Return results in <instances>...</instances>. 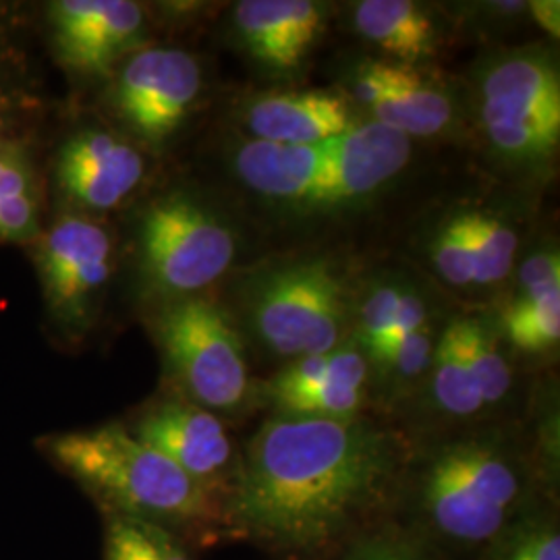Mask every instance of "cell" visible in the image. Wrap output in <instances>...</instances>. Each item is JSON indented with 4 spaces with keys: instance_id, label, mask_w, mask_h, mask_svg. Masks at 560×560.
Masks as SVG:
<instances>
[{
    "instance_id": "9c48e42d",
    "label": "cell",
    "mask_w": 560,
    "mask_h": 560,
    "mask_svg": "<svg viewBox=\"0 0 560 560\" xmlns=\"http://www.w3.org/2000/svg\"><path fill=\"white\" fill-rule=\"evenodd\" d=\"M481 125L511 159L548 154L560 136V80L550 55L515 50L492 60L480 81Z\"/></svg>"
},
{
    "instance_id": "7c38bea8",
    "label": "cell",
    "mask_w": 560,
    "mask_h": 560,
    "mask_svg": "<svg viewBox=\"0 0 560 560\" xmlns=\"http://www.w3.org/2000/svg\"><path fill=\"white\" fill-rule=\"evenodd\" d=\"M46 18L55 59L81 80L110 78L145 34V11L131 0H57Z\"/></svg>"
},
{
    "instance_id": "4fadbf2b",
    "label": "cell",
    "mask_w": 560,
    "mask_h": 560,
    "mask_svg": "<svg viewBox=\"0 0 560 560\" xmlns=\"http://www.w3.org/2000/svg\"><path fill=\"white\" fill-rule=\"evenodd\" d=\"M55 180L71 210L96 217L117 210L145 177L140 148L117 131L80 127L60 143Z\"/></svg>"
},
{
    "instance_id": "e0dca14e",
    "label": "cell",
    "mask_w": 560,
    "mask_h": 560,
    "mask_svg": "<svg viewBox=\"0 0 560 560\" xmlns=\"http://www.w3.org/2000/svg\"><path fill=\"white\" fill-rule=\"evenodd\" d=\"M355 30L378 46L390 62L418 67L436 50V25L428 11L409 0H363L353 7Z\"/></svg>"
},
{
    "instance_id": "5b68a950",
    "label": "cell",
    "mask_w": 560,
    "mask_h": 560,
    "mask_svg": "<svg viewBox=\"0 0 560 560\" xmlns=\"http://www.w3.org/2000/svg\"><path fill=\"white\" fill-rule=\"evenodd\" d=\"M171 393L217 416L240 413L252 397L245 351L233 322L206 295L166 301L154 320Z\"/></svg>"
},
{
    "instance_id": "ba28073f",
    "label": "cell",
    "mask_w": 560,
    "mask_h": 560,
    "mask_svg": "<svg viewBox=\"0 0 560 560\" xmlns=\"http://www.w3.org/2000/svg\"><path fill=\"white\" fill-rule=\"evenodd\" d=\"M36 243V266L50 322L62 337L83 339L113 277L115 241L96 217L62 210Z\"/></svg>"
},
{
    "instance_id": "603a6c76",
    "label": "cell",
    "mask_w": 560,
    "mask_h": 560,
    "mask_svg": "<svg viewBox=\"0 0 560 560\" xmlns=\"http://www.w3.org/2000/svg\"><path fill=\"white\" fill-rule=\"evenodd\" d=\"M459 320L460 342L467 363L471 368L474 381L480 388L483 407H497L506 399L511 390L513 374L509 361L504 360L501 347L494 335L474 318H457Z\"/></svg>"
},
{
    "instance_id": "1f68e13d",
    "label": "cell",
    "mask_w": 560,
    "mask_h": 560,
    "mask_svg": "<svg viewBox=\"0 0 560 560\" xmlns=\"http://www.w3.org/2000/svg\"><path fill=\"white\" fill-rule=\"evenodd\" d=\"M560 284L559 254L552 249L536 252L521 264L520 279H517V295H532L541 289Z\"/></svg>"
},
{
    "instance_id": "44dd1931",
    "label": "cell",
    "mask_w": 560,
    "mask_h": 560,
    "mask_svg": "<svg viewBox=\"0 0 560 560\" xmlns=\"http://www.w3.org/2000/svg\"><path fill=\"white\" fill-rule=\"evenodd\" d=\"M104 560H194L187 544L150 521L102 515Z\"/></svg>"
},
{
    "instance_id": "836d02e7",
    "label": "cell",
    "mask_w": 560,
    "mask_h": 560,
    "mask_svg": "<svg viewBox=\"0 0 560 560\" xmlns=\"http://www.w3.org/2000/svg\"><path fill=\"white\" fill-rule=\"evenodd\" d=\"M529 13L540 25L541 30L550 36V38H559L560 36V2L557 0H536L529 2Z\"/></svg>"
},
{
    "instance_id": "4316f807",
    "label": "cell",
    "mask_w": 560,
    "mask_h": 560,
    "mask_svg": "<svg viewBox=\"0 0 560 560\" xmlns=\"http://www.w3.org/2000/svg\"><path fill=\"white\" fill-rule=\"evenodd\" d=\"M432 260L442 279L455 287L476 284V260L465 214L446 222L434 240Z\"/></svg>"
},
{
    "instance_id": "ac0fdd59",
    "label": "cell",
    "mask_w": 560,
    "mask_h": 560,
    "mask_svg": "<svg viewBox=\"0 0 560 560\" xmlns=\"http://www.w3.org/2000/svg\"><path fill=\"white\" fill-rule=\"evenodd\" d=\"M370 378V363L358 347H337L328 353L320 382L279 400V416L351 420L360 418Z\"/></svg>"
},
{
    "instance_id": "30bf717a",
    "label": "cell",
    "mask_w": 560,
    "mask_h": 560,
    "mask_svg": "<svg viewBox=\"0 0 560 560\" xmlns=\"http://www.w3.org/2000/svg\"><path fill=\"white\" fill-rule=\"evenodd\" d=\"M198 59L180 48L141 46L110 75L108 106L127 136L159 150L173 140L200 101Z\"/></svg>"
},
{
    "instance_id": "9a60e30c",
    "label": "cell",
    "mask_w": 560,
    "mask_h": 560,
    "mask_svg": "<svg viewBox=\"0 0 560 560\" xmlns=\"http://www.w3.org/2000/svg\"><path fill=\"white\" fill-rule=\"evenodd\" d=\"M233 23L245 50L270 69L300 67L326 23V9L312 0H243Z\"/></svg>"
},
{
    "instance_id": "2e32d148",
    "label": "cell",
    "mask_w": 560,
    "mask_h": 560,
    "mask_svg": "<svg viewBox=\"0 0 560 560\" xmlns=\"http://www.w3.org/2000/svg\"><path fill=\"white\" fill-rule=\"evenodd\" d=\"M358 125L349 104L324 90L270 94L245 108V127L256 141L277 145H310Z\"/></svg>"
},
{
    "instance_id": "8992f818",
    "label": "cell",
    "mask_w": 560,
    "mask_h": 560,
    "mask_svg": "<svg viewBox=\"0 0 560 560\" xmlns=\"http://www.w3.org/2000/svg\"><path fill=\"white\" fill-rule=\"evenodd\" d=\"M141 280L164 301L201 295L235 260L237 241L229 224L185 191L148 203L138 233Z\"/></svg>"
},
{
    "instance_id": "cb8c5ba5",
    "label": "cell",
    "mask_w": 560,
    "mask_h": 560,
    "mask_svg": "<svg viewBox=\"0 0 560 560\" xmlns=\"http://www.w3.org/2000/svg\"><path fill=\"white\" fill-rule=\"evenodd\" d=\"M337 560H439L436 548L411 527L393 521H376L345 541L335 552Z\"/></svg>"
},
{
    "instance_id": "52a82bcc",
    "label": "cell",
    "mask_w": 560,
    "mask_h": 560,
    "mask_svg": "<svg viewBox=\"0 0 560 560\" xmlns=\"http://www.w3.org/2000/svg\"><path fill=\"white\" fill-rule=\"evenodd\" d=\"M345 307L342 280L320 258L270 268L258 275L249 293L252 324L261 342L291 360L335 351Z\"/></svg>"
},
{
    "instance_id": "ffe728a7",
    "label": "cell",
    "mask_w": 560,
    "mask_h": 560,
    "mask_svg": "<svg viewBox=\"0 0 560 560\" xmlns=\"http://www.w3.org/2000/svg\"><path fill=\"white\" fill-rule=\"evenodd\" d=\"M430 374L432 395L442 413L457 420H469L486 409L463 351L457 318L448 322L441 339L434 345Z\"/></svg>"
},
{
    "instance_id": "f1b7e54d",
    "label": "cell",
    "mask_w": 560,
    "mask_h": 560,
    "mask_svg": "<svg viewBox=\"0 0 560 560\" xmlns=\"http://www.w3.org/2000/svg\"><path fill=\"white\" fill-rule=\"evenodd\" d=\"M402 289L405 287L395 284V282H382V284H376L361 303L360 337L363 355L384 337V332L395 320Z\"/></svg>"
},
{
    "instance_id": "6da1fadb",
    "label": "cell",
    "mask_w": 560,
    "mask_h": 560,
    "mask_svg": "<svg viewBox=\"0 0 560 560\" xmlns=\"http://www.w3.org/2000/svg\"><path fill=\"white\" fill-rule=\"evenodd\" d=\"M407 467L405 442L378 421L275 416L241 453L226 538L287 560L330 557L386 520Z\"/></svg>"
},
{
    "instance_id": "7a4b0ae2",
    "label": "cell",
    "mask_w": 560,
    "mask_h": 560,
    "mask_svg": "<svg viewBox=\"0 0 560 560\" xmlns=\"http://www.w3.org/2000/svg\"><path fill=\"white\" fill-rule=\"evenodd\" d=\"M38 448L98 504L102 515L156 523L185 544L226 538L224 502L120 421L48 434Z\"/></svg>"
},
{
    "instance_id": "4dcf8cb0",
    "label": "cell",
    "mask_w": 560,
    "mask_h": 560,
    "mask_svg": "<svg viewBox=\"0 0 560 560\" xmlns=\"http://www.w3.org/2000/svg\"><path fill=\"white\" fill-rule=\"evenodd\" d=\"M34 102L25 85L23 55L18 44L0 27V106Z\"/></svg>"
},
{
    "instance_id": "f546056e",
    "label": "cell",
    "mask_w": 560,
    "mask_h": 560,
    "mask_svg": "<svg viewBox=\"0 0 560 560\" xmlns=\"http://www.w3.org/2000/svg\"><path fill=\"white\" fill-rule=\"evenodd\" d=\"M425 324H428L425 303L416 291L402 289L395 320L388 326L384 337L365 353V358L370 363H374L376 368H381L386 358L395 351V347L399 345L400 340L405 339L407 335H411L413 330L421 328V326H425Z\"/></svg>"
},
{
    "instance_id": "3957f363",
    "label": "cell",
    "mask_w": 560,
    "mask_h": 560,
    "mask_svg": "<svg viewBox=\"0 0 560 560\" xmlns=\"http://www.w3.org/2000/svg\"><path fill=\"white\" fill-rule=\"evenodd\" d=\"M416 527L432 548L486 550L529 509L527 469L497 434H467L432 448L405 474ZM400 490V492H402Z\"/></svg>"
},
{
    "instance_id": "277c9868",
    "label": "cell",
    "mask_w": 560,
    "mask_h": 560,
    "mask_svg": "<svg viewBox=\"0 0 560 560\" xmlns=\"http://www.w3.org/2000/svg\"><path fill=\"white\" fill-rule=\"evenodd\" d=\"M409 154V138L368 120L310 145L247 141L235 154V168L258 196L328 206L378 191L407 166Z\"/></svg>"
},
{
    "instance_id": "d6986e66",
    "label": "cell",
    "mask_w": 560,
    "mask_h": 560,
    "mask_svg": "<svg viewBox=\"0 0 560 560\" xmlns=\"http://www.w3.org/2000/svg\"><path fill=\"white\" fill-rule=\"evenodd\" d=\"M42 214L40 173L30 141L0 154V241L38 240Z\"/></svg>"
},
{
    "instance_id": "7402d4cb",
    "label": "cell",
    "mask_w": 560,
    "mask_h": 560,
    "mask_svg": "<svg viewBox=\"0 0 560 560\" xmlns=\"http://www.w3.org/2000/svg\"><path fill=\"white\" fill-rule=\"evenodd\" d=\"M504 328L521 351L552 349L560 339V284L515 298L504 312Z\"/></svg>"
},
{
    "instance_id": "484cf974",
    "label": "cell",
    "mask_w": 560,
    "mask_h": 560,
    "mask_svg": "<svg viewBox=\"0 0 560 560\" xmlns=\"http://www.w3.org/2000/svg\"><path fill=\"white\" fill-rule=\"evenodd\" d=\"M465 219L476 260V284H494L506 279L517 254L515 231L499 217L486 212H467Z\"/></svg>"
},
{
    "instance_id": "d6a6232c",
    "label": "cell",
    "mask_w": 560,
    "mask_h": 560,
    "mask_svg": "<svg viewBox=\"0 0 560 560\" xmlns=\"http://www.w3.org/2000/svg\"><path fill=\"white\" fill-rule=\"evenodd\" d=\"M36 106V102H27V104H13V106H0V154L21 145V143H30V119L27 113H32V108Z\"/></svg>"
},
{
    "instance_id": "d4e9b609",
    "label": "cell",
    "mask_w": 560,
    "mask_h": 560,
    "mask_svg": "<svg viewBox=\"0 0 560 560\" xmlns=\"http://www.w3.org/2000/svg\"><path fill=\"white\" fill-rule=\"evenodd\" d=\"M483 560H560L559 521L550 511L527 509L483 550Z\"/></svg>"
},
{
    "instance_id": "8fae6325",
    "label": "cell",
    "mask_w": 560,
    "mask_h": 560,
    "mask_svg": "<svg viewBox=\"0 0 560 560\" xmlns=\"http://www.w3.org/2000/svg\"><path fill=\"white\" fill-rule=\"evenodd\" d=\"M125 425L138 441L226 502L237 480L241 455L221 416L166 393L143 405Z\"/></svg>"
},
{
    "instance_id": "83f0119b",
    "label": "cell",
    "mask_w": 560,
    "mask_h": 560,
    "mask_svg": "<svg viewBox=\"0 0 560 560\" xmlns=\"http://www.w3.org/2000/svg\"><path fill=\"white\" fill-rule=\"evenodd\" d=\"M432 355H434V339L425 324L400 340L395 351L386 358L378 370L382 374H386V381L390 382L397 390H402L405 386L416 384L430 372Z\"/></svg>"
},
{
    "instance_id": "5bb4252c",
    "label": "cell",
    "mask_w": 560,
    "mask_h": 560,
    "mask_svg": "<svg viewBox=\"0 0 560 560\" xmlns=\"http://www.w3.org/2000/svg\"><path fill=\"white\" fill-rule=\"evenodd\" d=\"M355 92L376 122L405 138L442 133L453 120V102L416 67L381 60L368 62L358 75Z\"/></svg>"
}]
</instances>
